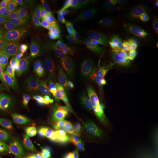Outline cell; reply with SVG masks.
Returning a JSON list of instances; mask_svg holds the SVG:
<instances>
[{"mask_svg": "<svg viewBox=\"0 0 158 158\" xmlns=\"http://www.w3.org/2000/svg\"><path fill=\"white\" fill-rule=\"evenodd\" d=\"M82 12L83 11L81 8L77 9L74 12L68 23L72 32L80 40H83L81 29V17Z\"/></svg>", "mask_w": 158, "mask_h": 158, "instance_id": "cb8c5ba5", "label": "cell"}, {"mask_svg": "<svg viewBox=\"0 0 158 158\" xmlns=\"http://www.w3.org/2000/svg\"><path fill=\"white\" fill-rule=\"evenodd\" d=\"M60 98L59 112L63 115L69 116L83 110L82 95L79 89L69 80H65L63 83Z\"/></svg>", "mask_w": 158, "mask_h": 158, "instance_id": "5b68a950", "label": "cell"}, {"mask_svg": "<svg viewBox=\"0 0 158 158\" xmlns=\"http://www.w3.org/2000/svg\"><path fill=\"white\" fill-rule=\"evenodd\" d=\"M115 23L122 26L127 32L133 31L137 27H138V26L139 25V21L135 19V18L130 19L129 21L124 22V23H120L118 21V22Z\"/></svg>", "mask_w": 158, "mask_h": 158, "instance_id": "74e56055", "label": "cell"}, {"mask_svg": "<svg viewBox=\"0 0 158 158\" xmlns=\"http://www.w3.org/2000/svg\"><path fill=\"white\" fill-rule=\"evenodd\" d=\"M65 41L69 51L72 54L77 55L82 52L80 40L72 32L69 23L65 27Z\"/></svg>", "mask_w": 158, "mask_h": 158, "instance_id": "d6986e66", "label": "cell"}, {"mask_svg": "<svg viewBox=\"0 0 158 158\" xmlns=\"http://www.w3.org/2000/svg\"><path fill=\"white\" fill-rule=\"evenodd\" d=\"M81 29L83 40L89 39L95 30V27L85 12H83L81 17Z\"/></svg>", "mask_w": 158, "mask_h": 158, "instance_id": "83f0119b", "label": "cell"}, {"mask_svg": "<svg viewBox=\"0 0 158 158\" xmlns=\"http://www.w3.org/2000/svg\"><path fill=\"white\" fill-rule=\"evenodd\" d=\"M147 69L145 71L152 78L158 80V68L149 57L147 59Z\"/></svg>", "mask_w": 158, "mask_h": 158, "instance_id": "ab89813d", "label": "cell"}, {"mask_svg": "<svg viewBox=\"0 0 158 158\" xmlns=\"http://www.w3.org/2000/svg\"><path fill=\"white\" fill-rule=\"evenodd\" d=\"M81 2L84 6L85 13L87 15L90 19L91 23H93L96 28H105L104 25L102 24V21L98 15L97 11L96 10L94 6L92 4V2L88 0L81 1Z\"/></svg>", "mask_w": 158, "mask_h": 158, "instance_id": "603a6c76", "label": "cell"}, {"mask_svg": "<svg viewBox=\"0 0 158 158\" xmlns=\"http://www.w3.org/2000/svg\"><path fill=\"white\" fill-rule=\"evenodd\" d=\"M33 23L42 38L56 40L60 36L59 29L53 17L43 15L37 18Z\"/></svg>", "mask_w": 158, "mask_h": 158, "instance_id": "ba28073f", "label": "cell"}, {"mask_svg": "<svg viewBox=\"0 0 158 158\" xmlns=\"http://www.w3.org/2000/svg\"><path fill=\"white\" fill-rule=\"evenodd\" d=\"M18 114L8 108L0 106V130H1L6 142L11 138L12 134L15 129Z\"/></svg>", "mask_w": 158, "mask_h": 158, "instance_id": "8fae6325", "label": "cell"}, {"mask_svg": "<svg viewBox=\"0 0 158 158\" xmlns=\"http://www.w3.org/2000/svg\"><path fill=\"white\" fill-rule=\"evenodd\" d=\"M47 107L45 106L39 105L38 107L34 108V110L30 114V117L34 121L38 122L42 116L45 113Z\"/></svg>", "mask_w": 158, "mask_h": 158, "instance_id": "f35d334b", "label": "cell"}, {"mask_svg": "<svg viewBox=\"0 0 158 158\" xmlns=\"http://www.w3.org/2000/svg\"><path fill=\"white\" fill-rule=\"evenodd\" d=\"M108 102L112 108L113 112L120 118L128 115L132 109L128 107L123 99L118 98H112L110 99Z\"/></svg>", "mask_w": 158, "mask_h": 158, "instance_id": "7402d4cb", "label": "cell"}, {"mask_svg": "<svg viewBox=\"0 0 158 158\" xmlns=\"http://www.w3.org/2000/svg\"><path fill=\"white\" fill-rule=\"evenodd\" d=\"M87 128L89 139L98 148V153L107 152L111 145V133L106 119L100 114H93L87 120Z\"/></svg>", "mask_w": 158, "mask_h": 158, "instance_id": "277c9868", "label": "cell"}, {"mask_svg": "<svg viewBox=\"0 0 158 158\" xmlns=\"http://www.w3.org/2000/svg\"><path fill=\"white\" fill-rule=\"evenodd\" d=\"M155 2H156V6L158 7V0H155Z\"/></svg>", "mask_w": 158, "mask_h": 158, "instance_id": "681fc988", "label": "cell"}, {"mask_svg": "<svg viewBox=\"0 0 158 158\" xmlns=\"http://www.w3.org/2000/svg\"><path fill=\"white\" fill-rule=\"evenodd\" d=\"M2 55H1V53H0V57H2Z\"/></svg>", "mask_w": 158, "mask_h": 158, "instance_id": "f907efd6", "label": "cell"}, {"mask_svg": "<svg viewBox=\"0 0 158 158\" xmlns=\"http://www.w3.org/2000/svg\"><path fill=\"white\" fill-rule=\"evenodd\" d=\"M67 141L69 145L79 154H84L90 150V144L87 132L80 121H74L69 125Z\"/></svg>", "mask_w": 158, "mask_h": 158, "instance_id": "52a82bcc", "label": "cell"}, {"mask_svg": "<svg viewBox=\"0 0 158 158\" xmlns=\"http://www.w3.org/2000/svg\"><path fill=\"white\" fill-rule=\"evenodd\" d=\"M121 126L127 138L142 158L149 151V135L147 123L135 108L128 115L120 118Z\"/></svg>", "mask_w": 158, "mask_h": 158, "instance_id": "6da1fadb", "label": "cell"}, {"mask_svg": "<svg viewBox=\"0 0 158 158\" xmlns=\"http://www.w3.org/2000/svg\"><path fill=\"white\" fill-rule=\"evenodd\" d=\"M60 118L55 114L48 115L40 119L36 128V140L34 149L38 151L52 141L57 135Z\"/></svg>", "mask_w": 158, "mask_h": 158, "instance_id": "8992f818", "label": "cell"}, {"mask_svg": "<svg viewBox=\"0 0 158 158\" xmlns=\"http://www.w3.org/2000/svg\"><path fill=\"white\" fill-rule=\"evenodd\" d=\"M14 14L20 21L24 23H32L36 19L38 12L37 9L28 0L21 1L17 6Z\"/></svg>", "mask_w": 158, "mask_h": 158, "instance_id": "4fadbf2b", "label": "cell"}, {"mask_svg": "<svg viewBox=\"0 0 158 158\" xmlns=\"http://www.w3.org/2000/svg\"><path fill=\"white\" fill-rule=\"evenodd\" d=\"M0 106H1V105H0Z\"/></svg>", "mask_w": 158, "mask_h": 158, "instance_id": "816d5d0a", "label": "cell"}, {"mask_svg": "<svg viewBox=\"0 0 158 158\" xmlns=\"http://www.w3.org/2000/svg\"><path fill=\"white\" fill-rule=\"evenodd\" d=\"M6 50L8 60L14 62V63L32 59L35 55L34 53L27 51L22 46L20 45L15 41V39L12 41Z\"/></svg>", "mask_w": 158, "mask_h": 158, "instance_id": "7c38bea8", "label": "cell"}, {"mask_svg": "<svg viewBox=\"0 0 158 158\" xmlns=\"http://www.w3.org/2000/svg\"><path fill=\"white\" fill-rule=\"evenodd\" d=\"M38 80L17 83L4 98L1 105L19 115L34 109L37 102Z\"/></svg>", "mask_w": 158, "mask_h": 158, "instance_id": "7a4b0ae2", "label": "cell"}, {"mask_svg": "<svg viewBox=\"0 0 158 158\" xmlns=\"http://www.w3.org/2000/svg\"><path fill=\"white\" fill-rule=\"evenodd\" d=\"M20 45L33 53H38L48 51L56 44V40L44 38H14Z\"/></svg>", "mask_w": 158, "mask_h": 158, "instance_id": "30bf717a", "label": "cell"}, {"mask_svg": "<svg viewBox=\"0 0 158 158\" xmlns=\"http://www.w3.org/2000/svg\"><path fill=\"white\" fill-rule=\"evenodd\" d=\"M117 158H135L133 151L124 136L120 134L117 138Z\"/></svg>", "mask_w": 158, "mask_h": 158, "instance_id": "44dd1931", "label": "cell"}, {"mask_svg": "<svg viewBox=\"0 0 158 158\" xmlns=\"http://www.w3.org/2000/svg\"><path fill=\"white\" fill-rule=\"evenodd\" d=\"M12 143L18 152L25 158H31L29 151L30 141L20 130H17L15 131Z\"/></svg>", "mask_w": 158, "mask_h": 158, "instance_id": "e0dca14e", "label": "cell"}, {"mask_svg": "<svg viewBox=\"0 0 158 158\" xmlns=\"http://www.w3.org/2000/svg\"><path fill=\"white\" fill-rule=\"evenodd\" d=\"M145 44L148 46H155L158 45V29L149 35L145 40Z\"/></svg>", "mask_w": 158, "mask_h": 158, "instance_id": "7bdbcfd3", "label": "cell"}, {"mask_svg": "<svg viewBox=\"0 0 158 158\" xmlns=\"http://www.w3.org/2000/svg\"><path fill=\"white\" fill-rule=\"evenodd\" d=\"M96 70H97V74H98V76L102 79H113L112 77L108 73L104 68H102V64L98 62V63H97V67H96Z\"/></svg>", "mask_w": 158, "mask_h": 158, "instance_id": "ee69618b", "label": "cell"}, {"mask_svg": "<svg viewBox=\"0 0 158 158\" xmlns=\"http://www.w3.org/2000/svg\"><path fill=\"white\" fill-rule=\"evenodd\" d=\"M139 14H141V12L138 5V0L132 1L130 2L127 13L119 21L120 23H124L134 18Z\"/></svg>", "mask_w": 158, "mask_h": 158, "instance_id": "d6a6232c", "label": "cell"}, {"mask_svg": "<svg viewBox=\"0 0 158 158\" xmlns=\"http://www.w3.org/2000/svg\"><path fill=\"white\" fill-rule=\"evenodd\" d=\"M136 65L139 70L145 71L147 69V56L145 46L138 43H134L131 47Z\"/></svg>", "mask_w": 158, "mask_h": 158, "instance_id": "ac0fdd59", "label": "cell"}, {"mask_svg": "<svg viewBox=\"0 0 158 158\" xmlns=\"http://www.w3.org/2000/svg\"><path fill=\"white\" fill-rule=\"evenodd\" d=\"M15 85V83L8 78L6 75L0 78V105L2 104L4 98Z\"/></svg>", "mask_w": 158, "mask_h": 158, "instance_id": "f546056e", "label": "cell"}, {"mask_svg": "<svg viewBox=\"0 0 158 158\" xmlns=\"http://www.w3.org/2000/svg\"><path fill=\"white\" fill-rule=\"evenodd\" d=\"M23 24L25 23L20 21L17 17H15V14H14V15L10 19L8 23H7L3 31L6 32V33L11 35L13 37H14L18 29L19 28V27H21Z\"/></svg>", "mask_w": 158, "mask_h": 158, "instance_id": "e575fe53", "label": "cell"}, {"mask_svg": "<svg viewBox=\"0 0 158 158\" xmlns=\"http://www.w3.org/2000/svg\"><path fill=\"white\" fill-rule=\"evenodd\" d=\"M56 97L55 91L49 88L41 89L38 93L37 102L40 105L47 107L50 106Z\"/></svg>", "mask_w": 158, "mask_h": 158, "instance_id": "4316f807", "label": "cell"}, {"mask_svg": "<svg viewBox=\"0 0 158 158\" xmlns=\"http://www.w3.org/2000/svg\"><path fill=\"white\" fill-rule=\"evenodd\" d=\"M100 63L112 78L121 77V61L118 53H108L105 60Z\"/></svg>", "mask_w": 158, "mask_h": 158, "instance_id": "5bb4252c", "label": "cell"}, {"mask_svg": "<svg viewBox=\"0 0 158 158\" xmlns=\"http://www.w3.org/2000/svg\"><path fill=\"white\" fill-rule=\"evenodd\" d=\"M85 93L91 102H95L108 101L112 98H118L123 100L125 98L123 97L117 93L114 89L113 85L87 87L85 89Z\"/></svg>", "mask_w": 158, "mask_h": 158, "instance_id": "9c48e42d", "label": "cell"}, {"mask_svg": "<svg viewBox=\"0 0 158 158\" xmlns=\"http://www.w3.org/2000/svg\"><path fill=\"white\" fill-rule=\"evenodd\" d=\"M14 14L11 15H0V32L3 31L5 27L11 18V17L14 15Z\"/></svg>", "mask_w": 158, "mask_h": 158, "instance_id": "f6af8a7d", "label": "cell"}, {"mask_svg": "<svg viewBox=\"0 0 158 158\" xmlns=\"http://www.w3.org/2000/svg\"><path fill=\"white\" fill-rule=\"evenodd\" d=\"M130 73L139 85L158 89V80L152 78L146 71H130Z\"/></svg>", "mask_w": 158, "mask_h": 158, "instance_id": "ffe728a7", "label": "cell"}, {"mask_svg": "<svg viewBox=\"0 0 158 158\" xmlns=\"http://www.w3.org/2000/svg\"><path fill=\"white\" fill-rule=\"evenodd\" d=\"M100 49V45L90 39L84 40V42L81 45V51L94 59Z\"/></svg>", "mask_w": 158, "mask_h": 158, "instance_id": "4dcf8cb0", "label": "cell"}, {"mask_svg": "<svg viewBox=\"0 0 158 158\" xmlns=\"http://www.w3.org/2000/svg\"><path fill=\"white\" fill-rule=\"evenodd\" d=\"M138 5L142 16L149 14L155 9V0H138Z\"/></svg>", "mask_w": 158, "mask_h": 158, "instance_id": "d590c367", "label": "cell"}, {"mask_svg": "<svg viewBox=\"0 0 158 158\" xmlns=\"http://www.w3.org/2000/svg\"><path fill=\"white\" fill-rule=\"evenodd\" d=\"M115 36L117 41L124 47H131L134 44V42L130 38L128 32L124 28L117 23H115Z\"/></svg>", "mask_w": 158, "mask_h": 158, "instance_id": "f1b7e54d", "label": "cell"}, {"mask_svg": "<svg viewBox=\"0 0 158 158\" xmlns=\"http://www.w3.org/2000/svg\"><path fill=\"white\" fill-rule=\"evenodd\" d=\"M30 2L36 8L40 10L44 16L53 17L54 11L51 5L44 0H29Z\"/></svg>", "mask_w": 158, "mask_h": 158, "instance_id": "1f68e13d", "label": "cell"}, {"mask_svg": "<svg viewBox=\"0 0 158 158\" xmlns=\"http://www.w3.org/2000/svg\"><path fill=\"white\" fill-rule=\"evenodd\" d=\"M14 37L22 38H42L37 32L33 21L32 23H25L19 27Z\"/></svg>", "mask_w": 158, "mask_h": 158, "instance_id": "d4e9b609", "label": "cell"}, {"mask_svg": "<svg viewBox=\"0 0 158 158\" xmlns=\"http://www.w3.org/2000/svg\"><path fill=\"white\" fill-rule=\"evenodd\" d=\"M6 63H9V60H8L6 57H0V65L6 64Z\"/></svg>", "mask_w": 158, "mask_h": 158, "instance_id": "c3c4849f", "label": "cell"}, {"mask_svg": "<svg viewBox=\"0 0 158 158\" xmlns=\"http://www.w3.org/2000/svg\"><path fill=\"white\" fill-rule=\"evenodd\" d=\"M56 158H77L73 154L69 152H64L61 153Z\"/></svg>", "mask_w": 158, "mask_h": 158, "instance_id": "7dc6e473", "label": "cell"}, {"mask_svg": "<svg viewBox=\"0 0 158 158\" xmlns=\"http://www.w3.org/2000/svg\"><path fill=\"white\" fill-rule=\"evenodd\" d=\"M52 64V60L43 57L13 63L8 68L6 76L15 84L38 80Z\"/></svg>", "mask_w": 158, "mask_h": 158, "instance_id": "3957f363", "label": "cell"}, {"mask_svg": "<svg viewBox=\"0 0 158 158\" xmlns=\"http://www.w3.org/2000/svg\"><path fill=\"white\" fill-rule=\"evenodd\" d=\"M6 152L8 158H26L18 152L12 142L7 143Z\"/></svg>", "mask_w": 158, "mask_h": 158, "instance_id": "60d3db41", "label": "cell"}, {"mask_svg": "<svg viewBox=\"0 0 158 158\" xmlns=\"http://www.w3.org/2000/svg\"><path fill=\"white\" fill-rule=\"evenodd\" d=\"M19 0H7L0 6V15H11L15 14L17 6L20 3Z\"/></svg>", "mask_w": 158, "mask_h": 158, "instance_id": "836d02e7", "label": "cell"}, {"mask_svg": "<svg viewBox=\"0 0 158 158\" xmlns=\"http://www.w3.org/2000/svg\"><path fill=\"white\" fill-rule=\"evenodd\" d=\"M38 123L29 116H25L21 119L19 123V130L32 144L36 140V128Z\"/></svg>", "mask_w": 158, "mask_h": 158, "instance_id": "2e32d148", "label": "cell"}, {"mask_svg": "<svg viewBox=\"0 0 158 158\" xmlns=\"http://www.w3.org/2000/svg\"><path fill=\"white\" fill-rule=\"evenodd\" d=\"M14 39V37L6 32H0V49H6Z\"/></svg>", "mask_w": 158, "mask_h": 158, "instance_id": "8d00e7d4", "label": "cell"}, {"mask_svg": "<svg viewBox=\"0 0 158 158\" xmlns=\"http://www.w3.org/2000/svg\"><path fill=\"white\" fill-rule=\"evenodd\" d=\"M89 39L98 45L107 49L111 52L118 53L105 28L95 29Z\"/></svg>", "mask_w": 158, "mask_h": 158, "instance_id": "9a60e30c", "label": "cell"}, {"mask_svg": "<svg viewBox=\"0 0 158 158\" xmlns=\"http://www.w3.org/2000/svg\"><path fill=\"white\" fill-rule=\"evenodd\" d=\"M6 147L7 143L1 130H0V158H8Z\"/></svg>", "mask_w": 158, "mask_h": 158, "instance_id": "b9f144b4", "label": "cell"}, {"mask_svg": "<svg viewBox=\"0 0 158 158\" xmlns=\"http://www.w3.org/2000/svg\"><path fill=\"white\" fill-rule=\"evenodd\" d=\"M9 66H10L9 63H6V64L0 65V78L4 77L6 75L7 69L9 68Z\"/></svg>", "mask_w": 158, "mask_h": 158, "instance_id": "bcb514c9", "label": "cell"}, {"mask_svg": "<svg viewBox=\"0 0 158 158\" xmlns=\"http://www.w3.org/2000/svg\"><path fill=\"white\" fill-rule=\"evenodd\" d=\"M51 5L53 11L62 18H64L68 15L70 10V2L62 0H49L47 1Z\"/></svg>", "mask_w": 158, "mask_h": 158, "instance_id": "484cf974", "label": "cell"}]
</instances>
